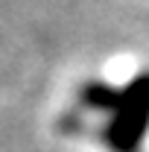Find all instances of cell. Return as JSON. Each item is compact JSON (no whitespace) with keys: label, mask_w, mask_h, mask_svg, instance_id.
<instances>
[{"label":"cell","mask_w":149,"mask_h":152,"mask_svg":"<svg viewBox=\"0 0 149 152\" xmlns=\"http://www.w3.org/2000/svg\"><path fill=\"white\" fill-rule=\"evenodd\" d=\"M99 140L108 152H143L149 137V73H137L126 85H114L105 102Z\"/></svg>","instance_id":"obj_1"}]
</instances>
